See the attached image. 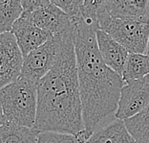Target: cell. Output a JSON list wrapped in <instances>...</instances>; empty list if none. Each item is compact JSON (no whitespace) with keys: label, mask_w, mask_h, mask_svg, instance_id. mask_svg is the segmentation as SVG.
I'll return each instance as SVG.
<instances>
[{"label":"cell","mask_w":149,"mask_h":143,"mask_svg":"<svg viewBox=\"0 0 149 143\" xmlns=\"http://www.w3.org/2000/svg\"><path fill=\"white\" fill-rule=\"evenodd\" d=\"M74 49L79 73V85L85 134L89 138L111 114L116 113L123 77L109 68L100 56L97 42L99 22L77 18Z\"/></svg>","instance_id":"6da1fadb"},{"label":"cell","mask_w":149,"mask_h":143,"mask_svg":"<svg viewBox=\"0 0 149 143\" xmlns=\"http://www.w3.org/2000/svg\"><path fill=\"white\" fill-rule=\"evenodd\" d=\"M33 129L74 135L85 131L74 24L62 33L61 48L52 69L37 83V112Z\"/></svg>","instance_id":"7a4b0ae2"},{"label":"cell","mask_w":149,"mask_h":143,"mask_svg":"<svg viewBox=\"0 0 149 143\" xmlns=\"http://www.w3.org/2000/svg\"><path fill=\"white\" fill-rule=\"evenodd\" d=\"M0 102L8 122L35 128L37 112V84L18 78L0 89Z\"/></svg>","instance_id":"3957f363"},{"label":"cell","mask_w":149,"mask_h":143,"mask_svg":"<svg viewBox=\"0 0 149 143\" xmlns=\"http://www.w3.org/2000/svg\"><path fill=\"white\" fill-rule=\"evenodd\" d=\"M97 22L100 30L108 34L128 53L146 54L149 40L147 23L111 18L101 9V5L97 12Z\"/></svg>","instance_id":"277c9868"},{"label":"cell","mask_w":149,"mask_h":143,"mask_svg":"<svg viewBox=\"0 0 149 143\" xmlns=\"http://www.w3.org/2000/svg\"><path fill=\"white\" fill-rule=\"evenodd\" d=\"M62 44V33L51 39L23 59L20 77L37 84L52 69Z\"/></svg>","instance_id":"5b68a950"},{"label":"cell","mask_w":149,"mask_h":143,"mask_svg":"<svg viewBox=\"0 0 149 143\" xmlns=\"http://www.w3.org/2000/svg\"><path fill=\"white\" fill-rule=\"evenodd\" d=\"M149 105V75L124 84L121 88L115 118L125 121L143 111Z\"/></svg>","instance_id":"8992f818"},{"label":"cell","mask_w":149,"mask_h":143,"mask_svg":"<svg viewBox=\"0 0 149 143\" xmlns=\"http://www.w3.org/2000/svg\"><path fill=\"white\" fill-rule=\"evenodd\" d=\"M23 57L12 33L0 35V89L20 77Z\"/></svg>","instance_id":"52a82bcc"},{"label":"cell","mask_w":149,"mask_h":143,"mask_svg":"<svg viewBox=\"0 0 149 143\" xmlns=\"http://www.w3.org/2000/svg\"><path fill=\"white\" fill-rule=\"evenodd\" d=\"M22 15L28 18L37 27L52 35L61 34L73 26L70 16L54 4L52 0L37 11L32 13H22Z\"/></svg>","instance_id":"ba28073f"},{"label":"cell","mask_w":149,"mask_h":143,"mask_svg":"<svg viewBox=\"0 0 149 143\" xmlns=\"http://www.w3.org/2000/svg\"><path fill=\"white\" fill-rule=\"evenodd\" d=\"M23 57L43 45L54 35L37 27L32 20L21 15L13 26L12 32Z\"/></svg>","instance_id":"9c48e42d"},{"label":"cell","mask_w":149,"mask_h":143,"mask_svg":"<svg viewBox=\"0 0 149 143\" xmlns=\"http://www.w3.org/2000/svg\"><path fill=\"white\" fill-rule=\"evenodd\" d=\"M101 9L111 18L149 24V0H102Z\"/></svg>","instance_id":"30bf717a"},{"label":"cell","mask_w":149,"mask_h":143,"mask_svg":"<svg viewBox=\"0 0 149 143\" xmlns=\"http://www.w3.org/2000/svg\"><path fill=\"white\" fill-rule=\"evenodd\" d=\"M96 36L97 47L103 62L109 68L123 77L125 63L129 55L128 51L108 34L100 29L97 31Z\"/></svg>","instance_id":"8fae6325"},{"label":"cell","mask_w":149,"mask_h":143,"mask_svg":"<svg viewBox=\"0 0 149 143\" xmlns=\"http://www.w3.org/2000/svg\"><path fill=\"white\" fill-rule=\"evenodd\" d=\"M85 143H138L127 130L124 121L116 119L93 132Z\"/></svg>","instance_id":"7c38bea8"},{"label":"cell","mask_w":149,"mask_h":143,"mask_svg":"<svg viewBox=\"0 0 149 143\" xmlns=\"http://www.w3.org/2000/svg\"><path fill=\"white\" fill-rule=\"evenodd\" d=\"M39 132L8 122L0 128V143H37Z\"/></svg>","instance_id":"4fadbf2b"},{"label":"cell","mask_w":149,"mask_h":143,"mask_svg":"<svg viewBox=\"0 0 149 143\" xmlns=\"http://www.w3.org/2000/svg\"><path fill=\"white\" fill-rule=\"evenodd\" d=\"M147 75H149V57L146 54L129 53L123 72L124 83L141 80Z\"/></svg>","instance_id":"5bb4252c"},{"label":"cell","mask_w":149,"mask_h":143,"mask_svg":"<svg viewBox=\"0 0 149 143\" xmlns=\"http://www.w3.org/2000/svg\"><path fill=\"white\" fill-rule=\"evenodd\" d=\"M22 13L20 0H0V35L11 33L13 24L21 18Z\"/></svg>","instance_id":"9a60e30c"},{"label":"cell","mask_w":149,"mask_h":143,"mask_svg":"<svg viewBox=\"0 0 149 143\" xmlns=\"http://www.w3.org/2000/svg\"><path fill=\"white\" fill-rule=\"evenodd\" d=\"M124 123L138 143H149V105L140 113L125 120Z\"/></svg>","instance_id":"2e32d148"},{"label":"cell","mask_w":149,"mask_h":143,"mask_svg":"<svg viewBox=\"0 0 149 143\" xmlns=\"http://www.w3.org/2000/svg\"><path fill=\"white\" fill-rule=\"evenodd\" d=\"M88 137L85 131L77 135L57 132H39L37 143H85Z\"/></svg>","instance_id":"e0dca14e"},{"label":"cell","mask_w":149,"mask_h":143,"mask_svg":"<svg viewBox=\"0 0 149 143\" xmlns=\"http://www.w3.org/2000/svg\"><path fill=\"white\" fill-rule=\"evenodd\" d=\"M52 2L68 15L72 20L79 16L81 0H52Z\"/></svg>","instance_id":"ac0fdd59"},{"label":"cell","mask_w":149,"mask_h":143,"mask_svg":"<svg viewBox=\"0 0 149 143\" xmlns=\"http://www.w3.org/2000/svg\"><path fill=\"white\" fill-rule=\"evenodd\" d=\"M50 0H21L23 13H32L48 4Z\"/></svg>","instance_id":"d6986e66"},{"label":"cell","mask_w":149,"mask_h":143,"mask_svg":"<svg viewBox=\"0 0 149 143\" xmlns=\"http://www.w3.org/2000/svg\"><path fill=\"white\" fill-rule=\"evenodd\" d=\"M6 122H7V120H6V117L4 115V111H3L2 104H1V102H0V128H1Z\"/></svg>","instance_id":"ffe728a7"},{"label":"cell","mask_w":149,"mask_h":143,"mask_svg":"<svg viewBox=\"0 0 149 143\" xmlns=\"http://www.w3.org/2000/svg\"><path fill=\"white\" fill-rule=\"evenodd\" d=\"M146 55L149 57V40H148V46H147V52H146Z\"/></svg>","instance_id":"44dd1931"}]
</instances>
